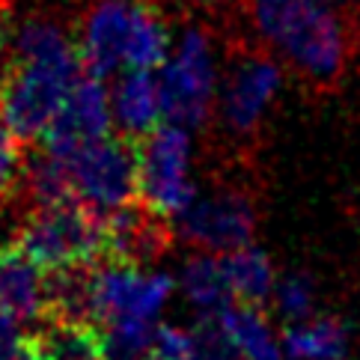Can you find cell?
<instances>
[{"mask_svg": "<svg viewBox=\"0 0 360 360\" xmlns=\"http://www.w3.org/2000/svg\"><path fill=\"white\" fill-rule=\"evenodd\" d=\"M78 75L75 36L45 18L24 21L9 63L0 69V122L30 143L45 131Z\"/></svg>", "mask_w": 360, "mask_h": 360, "instance_id": "cell-1", "label": "cell"}, {"mask_svg": "<svg viewBox=\"0 0 360 360\" xmlns=\"http://www.w3.org/2000/svg\"><path fill=\"white\" fill-rule=\"evenodd\" d=\"M250 27L280 66L310 89H333L349 72L352 21L316 0H241Z\"/></svg>", "mask_w": 360, "mask_h": 360, "instance_id": "cell-2", "label": "cell"}, {"mask_svg": "<svg viewBox=\"0 0 360 360\" xmlns=\"http://www.w3.org/2000/svg\"><path fill=\"white\" fill-rule=\"evenodd\" d=\"M15 244L45 271L96 265L105 259V214L81 202L33 205L21 217Z\"/></svg>", "mask_w": 360, "mask_h": 360, "instance_id": "cell-3", "label": "cell"}, {"mask_svg": "<svg viewBox=\"0 0 360 360\" xmlns=\"http://www.w3.org/2000/svg\"><path fill=\"white\" fill-rule=\"evenodd\" d=\"M283 84V66L262 45H233L224 75L217 78L214 113L221 131L233 143H248L271 110Z\"/></svg>", "mask_w": 360, "mask_h": 360, "instance_id": "cell-4", "label": "cell"}, {"mask_svg": "<svg viewBox=\"0 0 360 360\" xmlns=\"http://www.w3.org/2000/svg\"><path fill=\"white\" fill-rule=\"evenodd\" d=\"M137 155V194L134 202L146 212L173 221L197 197V185L191 179L194 143L191 131L182 125L161 122L149 134L134 140Z\"/></svg>", "mask_w": 360, "mask_h": 360, "instance_id": "cell-5", "label": "cell"}, {"mask_svg": "<svg viewBox=\"0 0 360 360\" xmlns=\"http://www.w3.org/2000/svg\"><path fill=\"white\" fill-rule=\"evenodd\" d=\"M158 98L164 122L182 125L188 131H200L214 113L217 93V63L209 33L197 24L182 30L173 57L161 63Z\"/></svg>", "mask_w": 360, "mask_h": 360, "instance_id": "cell-6", "label": "cell"}, {"mask_svg": "<svg viewBox=\"0 0 360 360\" xmlns=\"http://www.w3.org/2000/svg\"><path fill=\"white\" fill-rule=\"evenodd\" d=\"M51 152V149H48ZM63 164L69 200L86 205L98 214L134 202L137 194V155L134 140L122 134H108L93 143L75 146L69 152H54Z\"/></svg>", "mask_w": 360, "mask_h": 360, "instance_id": "cell-7", "label": "cell"}, {"mask_svg": "<svg viewBox=\"0 0 360 360\" xmlns=\"http://www.w3.org/2000/svg\"><path fill=\"white\" fill-rule=\"evenodd\" d=\"M173 277L164 271H152L149 265L101 259L89 268L86 298H89V321L98 328L143 321L158 325L164 304L173 295Z\"/></svg>", "mask_w": 360, "mask_h": 360, "instance_id": "cell-8", "label": "cell"}, {"mask_svg": "<svg viewBox=\"0 0 360 360\" xmlns=\"http://www.w3.org/2000/svg\"><path fill=\"white\" fill-rule=\"evenodd\" d=\"M173 233L194 250L224 256L244 244H253L259 209L250 191H244L241 185H221L209 194L197 191V197L182 214L173 217Z\"/></svg>", "mask_w": 360, "mask_h": 360, "instance_id": "cell-9", "label": "cell"}, {"mask_svg": "<svg viewBox=\"0 0 360 360\" xmlns=\"http://www.w3.org/2000/svg\"><path fill=\"white\" fill-rule=\"evenodd\" d=\"M108 134H113L108 86L101 78L81 72L69 86L66 98L60 101L57 113L45 125V131L36 140H39L42 149L69 152L75 146L93 143V140H101Z\"/></svg>", "mask_w": 360, "mask_h": 360, "instance_id": "cell-10", "label": "cell"}, {"mask_svg": "<svg viewBox=\"0 0 360 360\" xmlns=\"http://www.w3.org/2000/svg\"><path fill=\"white\" fill-rule=\"evenodd\" d=\"M131 12L134 0H96L89 6L78 30V39H75L84 75L105 81L113 72L125 69Z\"/></svg>", "mask_w": 360, "mask_h": 360, "instance_id": "cell-11", "label": "cell"}, {"mask_svg": "<svg viewBox=\"0 0 360 360\" xmlns=\"http://www.w3.org/2000/svg\"><path fill=\"white\" fill-rule=\"evenodd\" d=\"M0 313L21 325H42L48 319V271L15 241L0 248Z\"/></svg>", "mask_w": 360, "mask_h": 360, "instance_id": "cell-12", "label": "cell"}, {"mask_svg": "<svg viewBox=\"0 0 360 360\" xmlns=\"http://www.w3.org/2000/svg\"><path fill=\"white\" fill-rule=\"evenodd\" d=\"M108 98H110V120L120 128L122 137L140 140L164 122L158 81L146 69H128L113 84V93H108Z\"/></svg>", "mask_w": 360, "mask_h": 360, "instance_id": "cell-13", "label": "cell"}, {"mask_svg": "<svg viewBox=\"0 0 360 360\" xmlns=\"http://www.w3.org/2000/svg\"><path fill=\"white\" fill-rule=\"evenodd\" d=\"M280 345L289 360H345V354H349V328L337 316L313 313L301 321H289Z\"/></svg>", "mask_w": 360, "mask_h": 360, "instance_id": "cell-14", "label": "cell"}, {"mask_svg": "<svg viewBox=\"0 0 360 360\" xmlns=\"http://www.w3.org/2000/svg\"><path fill=\"white\" fill-rule=\"evenodd\" d=\"M217 319H221L226 337L236 345L241 360H286L280 337L274 333L268 316L262 313V307L233 301L217 313Z\"/></svg>", "mask_w": 360, "mask_h": 360, "instance_id": "cell-15", "label": "cell"}, {"mask_svg": "<svg viewBox=\"0 0 360 360\" xmlns=\"http://www.w3.org/2000/svg\"><path fill=\"white\" fill-rule=\"evenodd\" d=\"M224 277H226V289L229 298L236 304H250V307H262L271 301L274 292V265L271 256L259 250L256 244H244L238 250L224 253Z\"/></svg>", "mask_w": 360, "mask_h": 360, "instance_id": "cell-16", "label": "cell"}, {"mask_svg": "<svg viewBox=\"0 0 360 360\" xmlns=\"http://www.w3.org/2000/svg\"><path fill=\"white\" fill-rule=\"evenodd\" d=\"M170 24L152 0H134L131 30H128L125 69H158L170 54Z\"/></svg>", "mask_w": 360, "mask_h": 360, "instance_id": "cell-17", "label": "cell"}, {"mask_svg": "<svg viewBox=\"0 0 360 360\" xmlns=\"http://www.w3.org/2000/svg\"><path fill=\"white\" fill-rule=\"evenodd\" d=\"M45 360H108L105 337L96 321L48 319L36 330Z\"/></svg>", "mask_w": 360, "mask_h": 360, "instance_id": "cell-18", "label": "cell"}, {"mask_svg": "<svg viewBox=\"0 0 360 360\" xmlns=\"http://www.w3.org/2000/svg\"><path fill=\"white\" fill-rule=\"evenodd\" d=\"M179 289L200 313H221L226 304H233L224 277V262L205 250H197L185 259L182 271H179Z\"/></svg>", "mask_w": 360, "mask_h": 360, "instance_id": "cell-19", "label": "cell"}, {"mask_svg": "<svg viewBox=\"0 0 360 360\" xmlns=\"http://www.w3.org/2000/svg\"><path fill=\"white\" fill-rule=\"evenodd\" d=\"M30 152L27 140L0 122V209L12 202H24V185H27Z\"/></svg>", "mask_w": 360, "mask_h": 360, "instance_id": "cell-20", "label": "cell"}, {"mask_svg": "<svg viewBox=\"0 0 360 360\" xmlns=\"http://www.w3.org/2000/svg\"><path fill=\"white\" fill-rule=\"evenodd\" d=\"M271 301L277 307V313L289 321H301L307 316H313L316 310V283L310 274L304 271H295L274 280V292H271Z\"/></svg>", "mask_w": 360, "mask_h": 360, "instance_id": "cell-21", "label": "cell"}, {"mask_svg": "<svg viewBox=\"0 0 360 360\" xmlns=\"http://www.w3.org/2000/svg\"><path fill=\"white\" fill-rule=\"evenodd\" d=\"M143 360H200L191 330L176 325H158Z\"/></svg>", "mask_w": 360, "mask_h": 360, "instance_id": "cell-22", "label": "cell"}, {"mask_svg": "<svg viewBox=\"0 0 360 360\" xmlns=\"http://www.w3.org/2000/svg\"><path fill=\"white\" fill-rule=\"evenodd\" d=\"M0 360H45L36 333H27L21 321L0 313Z\"/></svg>", "mask_w": 360, "mask_h": 360, "instance_id": "cell-23", "label": "cell"}, {"mask_svg": "<svg viewBox=\"0 0 360 360\" xmlns=\"http://www.w3.org/2000/svg\"><path fill=\"white\" fill-rule=\"evenodd\" d=\"M316 4L330 6L333 12H340V15H345L349 21L357 15V9H360V0H316Z\"/></svg>", "mask_w": 360, "mask_h": 360, "instance_id": "cell-24", "label": "cell"}, {"mask_svg": "<svg viewBox=\"0 0 360 360\" xmlns=\"http://www.w3.org/2000/svg\"><path fill=\"white\" fill-rule=\"evenodd\" d=\"M9 42H12V24H9V12L6 6L0 4V57L9 51Z\"/></svg>", "mask_w": 360, "mask_h": 360, "instance_id": "cell-25", "label": "cell"}, {"mask_svg": "<svg viewBox=\"0 0 360 360\" xmlns=\"http://www.w3.org/2000/svg\"><path fill=\"white\" fill-rule=\"evenodd\" d=\"M188 6H197V9H221V6H226L229 0H185Z\"/></svg>", "mask_w": 360, "mask_h": 360, "instance_id": "cell-26", "label": "cell"}]
</instances>
